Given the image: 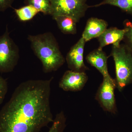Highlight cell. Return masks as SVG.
<instances>
[{
	"mask_svg": "<svg viewBox=\"0 0 132 132\" xmlns=\"http://www.w3.org/2000/svg\"><path fill=\"white\" fill-rule=\"evenodd\" d=\"M48 79L22 82L0 111V132H39L54 120Z\"/></svg>",
	"mask_w": 132,
	"mask_h": 132,
	"instance_id": "6da1fadb",
	"label": "cell"
},
{
	"mask_svg": "<svg viewBox=\"0 0 132 132\" xmlns=\"http://www.w3.org/2000/svg\"><path fill=\"white\" fill-rule=\"evenodd\" d=\"M33 52L42 62L45 73L57 71L66 60L60 50L56 38L52 33L46 32L28 37Z\"/></svg>",
	"mask_w": 132,
	"mask_h": 132,
	"instance_id": "7a4b0ae2",
	"label": "cell"
},
{
	"mask_svg": "<svg viewBox=\"0 0 132 132\" xmlns=\"http://www.w3.org/2000/svg\"><path fill=\"white\" fill-rule=\"evenodd\" d=\"M110 56L115 64L117 88L121 92L132 83V51L125 44L113 45Z\"/></svg>",
	"mask_w": 132,
	"mask_h": 132,
	"instance_id": "3957f363",
	"label": "cell"
},
{
	"mask_svg": "<svg viewBox=\"0 0 132 132\" xmlns=\"http://www.w3.org/2000/svg\"><path fill=\"white\" fill-rule=\"evenodd\" d=\"M19 58V48L10 37L7 26L5 33L0 36V73L12 72Z\"/></svg>",
	"mask_w": 132,
	"mask_h": 132,
	"instance_id": "277c9868",
	"label": "cell"
},
{
	"mask_svg": "<svg viewBox=\"0 0 132 132\" xmlns=\"http://www.w3.org/2000/svg\"><path fill=\"white\" fill-rule=\"evenodd\" d=\"M51 15H65L72 17L79 22L89 8L86 0H50Z\"/></svg>",
	"mask_w": 132,
	"mask_h": 132,
	"instance_id": "5b68a950",
	"label": "cell"
},
{
	"mask_svg": "<svg viewBox=\"0 0 132 132\" xmlns=\"http://www.w3.org/2000/svg\"><path fill=\"white\" fill-rule=\"evenodd\" d=\"M116 87L117 84L115 79L111 76L104 78L95 96V99L104 110L113 114L117 112L114 94Z\"/></svg>",
	"mask_w": 132,
	"mask_h": 132,
	"instance_id": "8992f818",
	"label": "cell"
},
{
	"mask_svg": "<svg viewBox=\"0 0 132 132\" xmlns=\"http://www.w3.org/2000/svg\"><path fill=\"white\" fill-rule=\"evenodd\" d=\"M86 42L81 37L74 45L67 54L66 61L69 68L72 71L85 72L88 68L84 62V48Z\"/></svg>",
	"mask_w": 132,
	"mask_h": 132,
	"instance_id": "52a82bcc",
	"label": "cell"
},
{
	"mask_svg": "<svg viewBox=\"0 0 132 132\" xmlns=\"http://www.w3.org/2000/svg\"><path fill=\"white\" fill-rule=\"evenodd\" d=\"M88 80L85 72L67 71L59 82V87L66 92H78L83 88Z\"/></svg>",
	"mask_w": 132,
	"mask_h": 132,
	"instance_id": "ba28073f",
	"label": "cell"
},
{
	"mask_svg": "<svg viewBox=\"0 0 132 132\" xmlns=\"http://www.w3.org/2000/svg\"><path fill=\"white\" fill-rule=\"evenodd\" d=\"M108 56L102 50H94L90 52L86 57L88 64L95 68L103 76V78L111 77L108 68Z\"/></svg>",
	"mask_w": 132,
	"mask_h": 132,
	"instance_id": "9c48e42d",
	"label": "cell"
},
{
	"mask_svg": "<svg viewBox=\"0 0 132 132\" xmlns=\"http://www.w3.org/2000/svg\"><path fill=\"white\" fill-rule=\"evenodd\" d=\"M108 25V22L104 20L91 17L87 22L82 37L86 42L98 38L107 28Z\"/></svg>",
	"mask_w": 132,
	"mask_h": 132,
	"instance_id": "30bf717a",
	"label": "cell"
},
{
	"mask_svg": "<svg viewBox=\"0 0 132 132\" xmlns=\"http://www.w3.org/2000/svg\"><path fill=\"white\" fill-rule=\"evenodd\" d=\"M125 29H120L113 27L107 28L97 39L99 46L98 48L102 50L103 48L109 45L117 46L123 41L125 33Z\"/></svg>",
	"mask_w": 132,
	"mask_h": 132,
	"instance_id": "8fae6325",
	"label": "cell"
},
{
	"mask_svg": "<svg viewBox=\"0 0 132 132\" xmlns=\"http://www.w3.org/2000/svg\"><path fill=\"white\" fill-rule=\"evenodd\" d=\"M62 32L65 34L75 35L77 33L78 22L72 17L65 15L53 16Z\"/></svg>",
	"mask_w": 132,
	"mask_h": 132,
	"instance_id": "7c38bea8",
	"label": "cell"
},
{
	"mask_svg": "<svg viewBox=\"0 0 132 132\" xmlns=\"http://www.w3.org/2000/svg\"><path fill=\"white\" fill-rule=\"evenodd\" d=\"M105 5L119 7L123 12L132 16V0H103L98 4L89 6V8L97 7Z\"/></svg>",
	"mask_w": 132,
	"mask_h": 132,
	"instance_id": "4fadbf2b",
	"label": "cell"
},
{
	"mask_svg": "<svg viewBox=\"0 0 132 132\" xmlns=\"http://www.w3.org/2000/svg\"><path fill=\"white\" fill-rule=\"evenodd\" d=\"M14 12L18 19L21 21L23 22L32 20L40 12L31 5H26L19 9H14Z\"/></svg>",
	"mask_w": 132,
	"mask_h": 132,
	"instance_id": "5bb4252c",
	"label": "cell"
},
{
	"mask_svg": "<svg viewBox=\"0 0 132 132\" xmlns=\"http://www.w3.org/2000/svg\"><path fill=\"white\" fill-rule=\"evenodd\" d=\"M26 5H31L45 15H51L52 6L50 0H24Z\"/></svg>",
	"mask_w": 132,
	"mask_h": 132,
	"instance_id": "9a60e30c",
	"label": "cell"
},
{
	"mask_svg": "<svg viewBox=\"0 0 132 132\" xmlns=\"http://www.w3.org/2000/svg\"><path fill=\"white\" fill-rule=\"evenodd\" d=\"M66 118L63 111L57 114L48 132H64L66 126Z\"/></svg>",
	"mask_w": 132,
	"mask_h": 132,
	"instance_id": "2e32d148",
	"label": "cell"
},
{
	"mask_svg": "<svg viewBox=\"0 0 132 132\" xmlns=\"http://www.w3.org/2000/svg\"><path fill=\"white\" fill-rule=\"evenodd\" d=\"M123 26L126 31L123 41L124 44L132 51V22L127 19L125 20Z\"/></svg>",
	"mask_w": 132,
	"mask_h": 132,
	"instance_id": "e0dca14e",
	"label": "cell"
},
{
	"mask_svg": "<svg viewBox=\"0 0 132 132\" xmlns=\"http://www.w3.org/2000/svg\"><path fill=\"white\" fill-rule=\"evenodd\" d=\"M8 89L7 81L0 75V105L3 102L7 93Z\"/></svg>",
	"mask_w": 132,
	"mask_h": 132,
	"instance_id": "ac0fdd59",
	"label": "cell"
},
{
	"mask_svg": "<svg viewBox=\"0 0 132 132\" xmlns=\"http://www.w3.org/2000/svg\"><path fill=\"white\" fill-rule=\"evenodd\" d=\"M14 0H0V12H3L12 7Z\"/></svg>",
	"mask_w": 132,
	"mask_h": 132,
	"instance_id": "d6986e66",
	"label": "cell"
}]
</instances>
